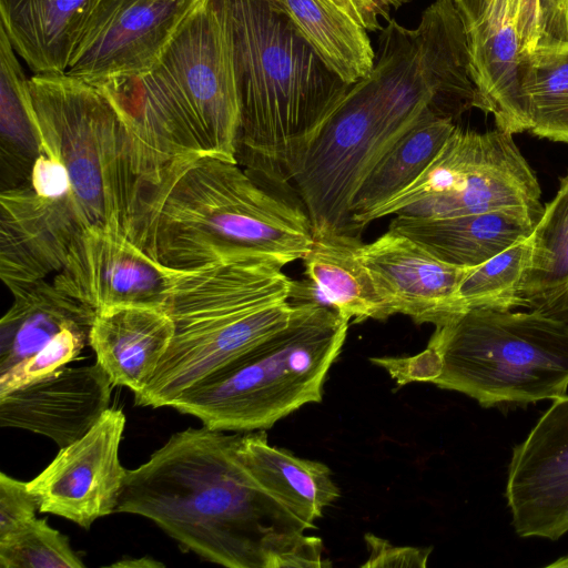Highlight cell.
<instances>
[{
	"instance_id": "obj_9",
	"label": "cell",
	"mask_w": 568,
	"mask_h": 568,
	"mask_svg": "<svg viewBox=\"0 0 568 568\" xmlns=\"http://www.w3.org/2000/svg\"><path fill=\"white\" fill-rule=\"evenodd\" d=\"M511 133L455 128L424 172L358 222L363 229L388 215L453 217L515 211L539 221L541 189Z\"/></svg>"
},
{
	"instance_id": "obj_14",
	"label": "cell",
	"mask_w": 568,
	"mask_h": 568,
	"mask_svg": "<svg viewBox=\"0 0 568 568\" xmlns=\"http://www.w3.org/2000/svg\"><path fill=\"white\" fill-rule=\"evenodd\" d=\"M506 497L518 536L557 540L568 532L567 394L514 447Z\"/></svg>"
},
{
	"instance_id": "obj_35",
	"label": "cell",
	"mask_w": 568,
	"mask_h": 568,
	"mask_svg": "<svg viewBox=\"0 0 568 568\" xmlns=\"http://www.w3.org/2000/svg\"><path fill=\"white\" fill-rule=\"evenodd\" d=\"M367 32L384 28L383 22L390 17V11L400 8L408 0H333Z\"/></svg>"
},
{
	"instance_id": "obj_5",
	"label": "cell",
	"mask_w": 568,
	"mask_h": 568,
	"mask_svg": "<svg viewBox=\"0 0 568 568\" xmlns=\"http://www.w3.org/2000/svg\"><path fill=\"white\" fill-rule=\"evenodd\" d=\"M261 256L181 271L168 311L174 336L138 406H171L183 392L284 327L291 278Z\"/></svg>"
},
{
	"instance_id": "obj_36",
	"label": "cell",
	"mask_w": 568,
	"mask_h": 568,
	"mask_svg": "<svg viewBox=\"0 0 568 568\" xmlns=\"http://www.w3.org/2000/svg\"><path fill=\"white\" fill-rule=\"evenodd\" d=\"M510 8L520 40V52L535 49L544 36L540 0H510Z\"/></svg>"
},
{
	"instance_id": "obj_23",
	"label": "cell",
	"mask_w": 568,
	"mask_h": 568,
	"mask_svg": "<svg viewBox=\"0 0 568 568\" xmlns=\"http://www.w3.org/2000/svg\"><path fill=\"white\" fill-rule=\"evenodd\" d=\"M240 456L257 483L284 504L308 529L338 497L331 469L272 446L265 430L241 436Z\"/></svg>"
},
{
	"instance_id": "obj_2",
	"label": "cell",
	"mask_w": 568,
	"mask_h": 568,
	"mask_svg": "<svg viewBox=\"0 0 568 568\" xmlns=\"http://www.w3.org/2000/svg\"><path fill=\"white\" fill-rule=\"evenodd\" d=\"M105 87L124 111L139 174L152 190L202 156L237 162L241 105L222 0H200L148 72Z\"/></svg>"
},
{
	"instance_id": "obj_1",
	"label": "cell",
	"mask_w": 568,
	"mask_h": 568,
	"mask_svg": "<svg viewBox=\"0 0 568 568\" xmlns=\"http://www.w3.org/2000/svg\"><path fill=\"white\" fill-rule=\"evenodd\" d=\"M241 436L173 434L126 471L115 513L152 520L185 551L229 568L284 567L308 527L244 465Z\"/></svg>"
},
{
	"instance_id": "obj_4",
	"label": "cell",
	"mask_w": 568,
	"mask_h": 568,
	"mask_svg": "<svg viewBox=\"0 0 568 568\" xmlns=\"http://www.w3.org/2000/svg\"><path fill=\"white\" fill-rule=\"evenodd\" d=\"M315 242L304 207L270 191L237 162L202 156L158 193L146 251L163 265L190 271L261 256L285 266Z\"/></svg>"
},
{
	"instance_id": "obj_10",
	"label": "cell",
	"mask_w": 568,
	"mask_h": 568,
	"mask_svg": "<svg viewBox=\"0 0 568 568\" xmlns=\"http://www.w3.org/2000/svg\"><path fill=\"white\" fill-rule=\"evenodd\" d=\"M403 135L377 118L361 80L349 87L291 181L315 240L359 236L352 219L353 199L368 172Z\"/></svg>"
},
{
	"instance_id": "obj_40",
	"label": "cell",
	"mask_w": 568,
	"mask_h": 568,
	"mask_svg": "<svg viewBox=\"0 0 568 568\" xmlns=\"http://www.w3.org/2000/svg\"><path fill=\"white\" fill-rule=\"evenodd\" d=\"M549 568H568V555L556 559L554 562L547 565Z\"/></svg>"
},
{
	"instance_id": "obj_28",
	"label": "cell",
	"mask_w": 568,
	"mask_h": 568,
	"mask_svg": "<svg viewBox=\"0 0 568 568\" xmlns=\"http://www.w3.org/2000/svg\"><path fill=\"white\" fill-rule=\"evenodd\" d=\"M518 78L528 132L568 145V40L520 52Z\"/></svg>"
},
{
	"instance_id": "obj_39",
	"label": "cell",
	"mask_w": 568,
	"mask_h": 568,
	"mask_svg": "<svg viewBox=\"0 0 568 568\" xmlns=\"http://www.w3.org/2000/svg\"><path fill=\"white\" fill-rule=\"evenodd\" d=\"M112 567H130V568H142V567H162L163 564L152 558H138V559H122L119 562L112 564Z\"/></svg>"
},
{
	"instance_id": "obj_8",
	"label": "cell",
	"mask_w": 568,
	"mask_h": 568,
	"mask_svg": "<svg viewBox=\"0 0 568 568\" xmlns=\"http://www.w3.org/2000/svg\"><path fill=\"white\" fill-rule=\"evenodd\" d=\"M291 304L284 327L183 392L170 407L214 430L255 432L322 402L349 322L325 306Z\"/></svg>"
},
{
	"instance_id": "obj_37",
	"label": "cell",
	"mask_w": 568,
	"mask_h": 568,
	"mask_svg": "<svg viewBox=\"0 0 568 568\" xmlns=\"http://www.w3.org/2000/svg\"><path fill=\"white\" fill-rule=\"evenodd\" d=\"M544 36L541 41L568 40V0H540Z\"/></svg>"
},
{
	"instance_id": "obj_6",
	"label": "cell",
	"mask_w": 568,
	"mask_h": 568,
	"mask_svg": "<svg viewBox=\"0 0 568 568\" xmlns=\"http://www.w3.org/2000/svg\"><path fill=\"white\" fill-rule=\"evenodd\" d=\"M28 89L41 149L59 158L88 229L146 250L152 193L141 180L114 93L67 73L33 74Z\"/></svg>"
},
{
	"instance_id": "obj_17",
	"label": "cell",
	"mask_w": 568,
	"mask_h": 568,
	"mask_svg": "<svg viewBox=\"0 0 568 568\" xmlns=\"http://www.w3.org/2000/svg\"><path fill=\"white\" fill-rule=\"evenodd\" d=\"M112 386L98 362L63 366L0 394V426L37 433L65 447L87 434L109 408Z\"/></svg>"
},
{
	"instance_id": "obj_30",
	"label": "cell",
	"mask_w": 568,
	"mask_h": 568,
	"mask_svg": "<svg viewBox=\"0 0 568 568\" xmlns=\"http://www.w3.org/2000/svg\"><path fill=\"white\" fill-rule=\"evenodd\" d=\"M530 235L469 268L459 286V295L469 308L516 310L523 307L519 288L529 262Z\"/></svg>"
},
{
	"instance_id": "obj_11",
	"label": "cell",
	"mask_w": 568,
	"mask_h": 568,
	"mask_svg": "<svg viewBox=\"0 0 568 568\" xmlns=\"http://www.w3.org/2000/svg\"><path fill=\"white\" fill-rule=\"evenodd\" d=\"M200 0H99L64 73L118 85L148 72Z\"/></svg>"
},
{
	"instance_id": "obj_33",
	"label": "cell",
	"mask_w": 568,
	"mask_h": 568,
	"mask_svg": "<svg viewBox=\"0 0 568 568\" xmlns=\"http://www.w3.org/2000/svg\"><path fill=\"white\" fill-rule=\"evenodd\" d=\"M40 499L28 483L0 474V540L11 536L36 518Z\"/></svg>"
},
{
	"instance_id": "obj_19",
	"label": "cell",
	"mask_w": 568,
	"mask_h": 568,
	"mask_svg": "<svg viewBox=\"0 0 568 568\" xmlns=\"http://www.w3.org/2000/svg\"><path fill=\"white\" fill-rule=\"evenodd\" d=\"M174 331L165 308L115 306L97 313L89 345L113 386L136 394L156 372Z\"/></svg>"
},
{
	"instance_id": "obj_24",
	"label": "cell",
	"mask_w": 568,
	"mask_h": 568,
	"mask_svg": "<svg viewBox=\"0 0 568 568\" xmlns=\"http://www.w3.org/2000/svg\"><path fill=\"white\" fill-rule=\"evenodd\" d=\"M359 236L316 239L303 258L305 276L321 290L328 306L344 320L384 321L393 314L357 255Z\"/></svg>"
},
{
	"instance_id": "obj_15",
	"label": "cell",
	"mask_w": 568,
	"mask_h": 568,
	"mask_svg": "<svg viewBox=\"0 0 568 568\" xmlns=\"http://www.w3.org/2000/svg\"><path fill=\"white\" fill-rule=\"evenodd\" d=\"M87 231L73 195L26 182L0 194V277L10 292L57 274Z\"/></svg>"
},
{
	"instance_id": "obj_27",
	"label": "cell",
	"mask_w": 568,
	"mask_h": 568,
	"mask_svg": "<svg viewBox=\"0 0 568 568\" xmlns=\"http://www.w3.org/2000/svg\"><path fill=\"white\" fill-rule=\"evenodd\" d=\"M28 80L0 26V182L1 191L28 182L40 154L41 138Z\"/></svg>"
},
{
	"instance_id": "obj_25",
	"label": "cell",
	"mask_w": 568,
	"mask_h": 568,
	"mask_svg": "<svg viewBox=\"0 0 568 568\" xmlns=\"http://www.w3.org/2000/svg\"><path fill=\"white\" fill-rule=\"evenodd\" d=\"M283 12L326 65L353 84L374 67L367 31L333 0H265Z\"/></svg>"
},
{
	"instance_id": "obj_34",
	"label": "cell",
	"mask_w": 568,
	"mask_h": 568,
	"mask_svg": "<svg viewBox=\"0 0 568 568\" xmlns=\"http://www.w3.org/2000/svg\"><path fill=\"white\" fill-rule=\"evenodd\" d=\"M371 555L363 567L375 566H417L426 565L430 549L412 547H393L387 541L372 534L365 535Z\"/></svg>"
},
{
	"instance_id": "obj_26",
	"label": "cell",
	"mask_w": 568,
	"mask_h": 568,
	"mask_svg": "<svg viewBox=\"0 0 568 568\" xmlns=\"http://www.w3.org/2000/svg\"><path fill=\"white\" fill-rule=\"evenodd\" d=\"M455 128L452 119L428 113L379 159L351 205L358 232L359 220L409 186L435 159Z\"/></svg>"
},
{
	"instance_id": "obj_16",
	"label": "cell",
	"mask_w": 568,
	"mask_h": 568,
	"mask_svg": "<svg viewBox=\"0 0 568 568\" xmlns=\"http://www.w3.org/2000/svg\"><path fill=\"white\" fill-rule=\"evenodd\" d=\"M357 255L393 315L439 327L467 311L459 286L469 268L439 260L413 239L387 230L362 243Z\"/></svg>"
},
{
	"instance_id": "obj_22",
	"label": "cell",
	"mask_w": 568,
	"mask_h": 568,
	"mask_svg": "<svg viewBox=\"0 0 568 568\" xmlns=\"http://www.w3.org/2000/svg\"><path fill=\"white\" fill-rule=\"evenodd\" d=\"M0 321V375L32 357L69 327L91 328L97 311L40 280L11 292Z\"/></svg>"
},
{
	"instance_id": "obj_3",
	"label": "cell",
	"mask_w": 568,
	"mask_h": 568,
	"mask_svg": "<svg viewBox=\"0 0 568 568\" xmlns=\"http://www.w3.org/2000/svg\"><path fill=\"white\" fill-rule=\"evenodd\" d=\"M237 83L236 161L255 178L291 182L352 84L265 0H222Z\"/></svg>"
},
{
	"instance_id": "obj_7",
	"label": "cell",
	"mask_w": 568,
	"mask_h": 568,
	"mask_svg": "<svg viewBox=\"0 0 568 568\" xmlns=\"http://www.w3.org/2000/svg\"><path fill=\"white\" fill-rule=\"evenodd\" d=\"M404 369L486 408L556 399L568 389V324L537 310L469 308L435 327Z\"/></svg>"
},
{
	"instance_id": "obj_38",
	"label": "cell",
	"mask_w": 568,
	"mask_h": 568,
	"mask_svg": "<svg viewBox=\"0 0 568 568\" xmlns=\"http://www.w3.org/2000/svg\"><path fill=\"white\" fill-rule=\"evenodd\" d=\"M528 310H537L568 324V284L536 301Z\"/></svg>"
},
{
	"instance_id": "obj_18",
	"label": "cell",
	"mask_w": 568,
	"mask_h": 568,
	"mask_svg": "<svg viewBox=\"0 0 568 568\" xmlns=\"http://www.w3.org/2000/svg\"><path fill=\"white\" fill-rule=\"evenodd\" d=\"M464 24L468 64L479 110L493 115L497 129L528 132L519 78L520 40L510 0H454Z\"/></svg>"
},
{
	"instance_id": "obj_20",
	"label": "cell",
	"mask_w": 568,
	"mask_h": 568,
	"mask_svg": "<svg viewBox=\"0 0 568 568\" xmlns=\"http://www.w3.org/2000/svg\"><path fill=\"white\" fill-rule=\"evenodd\" d=\"M535 225L519 212L491 211L438 219L396 215L388 230L413 239L448 264L470 268L528 237Z\"/></svg>"
},
{
	"instance_id": "obj_12",
	"label": "cell",
	"mask_w": 568,
	"mask_h": 568,
	"mask_svg": "<svg viewBox=\"0 0 568 568\" xmlns=\"http://www.w3.org/2000/svg\"><path fill=\"white\" fill-rule=\"evenodd\" d=\"M125 420L122 409L109 407L87 434L60 448L28 481L40 499V513L67 518L84 529L115 513L128 471L119 458Z\"/></svg>"
},
{
	"instance_id": "obj_13",
	"label": "cell",
	"mask_w": 568,
	"mask_h": 568,
	"mask_svg": "<svg viewBox=\"0 0 568 568\" xmlns=\"http://www.w3.org/2000/svg\"><path fill=\"white\" fill-rule=\"evenodd\" d=\"M180 272L123 235L88 229L52 283L97 313L115 306L168 310Z\"/></svg>"
},
{
	"instance_id": "obj_32",
	"label": "cell",
	"mask_w": 568,
	"mask_h": 568,
	"mask_svg": "<svg viewBox=\"0 0 568 568\" xmlns=\"http://www.w3.org/2000/svg\"><path fill=\"white\" fill-rule=\"evenodd\" d=\"M91 328L69 327L44 348L0 375V394L39 379L74 361L89 345Z\"/></svg>"
},
{
	"instance_id": "obj_21",
	"label": "cell",
	"mask_w": 568,
	"mask_h": 568,
	"mask_svg": "<svg viewBox=\"0 0 568 568\" xmlns=\"http://www.w3.org/2000/svg\"><path fill=\"white\" fill-rule=\"evenodd\" d=\"M99 0H0V26L34 74L64 73Z\"/></svg>"
},
{
	"instance_id": "obj_29",
	"label": "cell",
	"mask_w": 568,
	"mask_h": 568,
	"mask_svg": "<svg viewBox=\"0 0 568 568\" xmlns=\"http://www.w3.org/2000/svg\"><path fill=\"white\" fill-rule=\"evenodd\" d=\"M559 182L530 234L529 262L519 288L525 308L568 284V172Z\"/></svg>"
},
{
	"instance_id": "obj_31",
	"label": "cell",
	"mask_w": 568,
	"mask_h": 568,
	"mask_svg": "<svg viewBox=\"0 0 568 568\" xmlns=\"http://www.w3.org/2000/svg\"><path fill=\"white\" fill-rule=\"evenodd\" d=\"M1 568H83L69 538L37 517L0 540Z\"/></svg>"
}]
</instances>
